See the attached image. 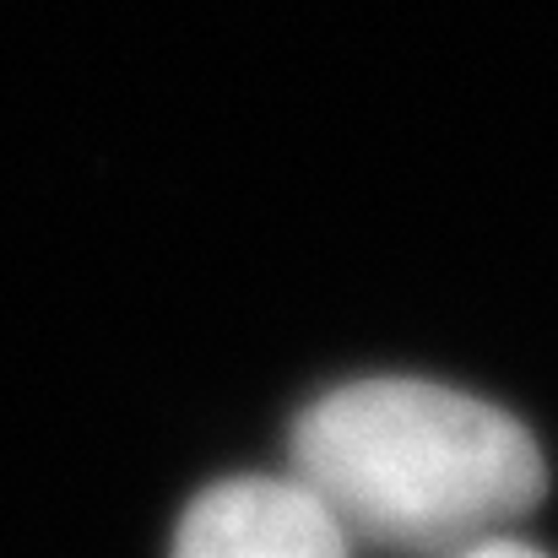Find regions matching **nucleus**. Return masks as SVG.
Listing matches in <instances>:
<instances>
[{
  "label": "nucleus",
  "instance_id": "1",
  "mask_svg": "<svg viewBox=\"0 0 558 558\" xmlns=\"http://www.w3.org/2000/svg\"><path fill=\"white\" fill-rule=\"evenodd\" d=\"M293 483L348 543L456 558L521 521L548 466L505 407L428 379H359L299 417Z\"/></svg>",
  "mask_w": 558,
  "mask_h": 558
},
{
  "label": "nucleus",
  "instance_id": "2",
  "mask_svg": "<svg viewBox=\"0 0 558 558\" xmlns=\"http://www.w3.org/2000/svg\"><path fill=\"white\" fill-rule=\"evenodd\" d=\"M174 558H353V543L293 477H233L185 510Z\"/></svg>",
  "mask_w": 558,
  "mask_h": 558
},
{
  "label": "nucleus",
  "instance_id": "3",
  "mask_svg": "<svg viewBox=\"0 0 558 558\" xmlns=\"http://www.w3.org/2000/svg\"><path fill=\"white\" fill-rule=\"evenodd\" d=\"M456 558H548V554H537L526 543H510V537H488V543H477V548H466Z\"/></svg>",
  "mask_w": 558,
  "mask_h": 558
}]
</instances>
